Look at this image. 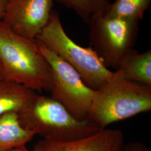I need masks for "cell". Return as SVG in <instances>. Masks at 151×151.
Instances as JSON below:
<instances>
[{
	"label": "cell",
	"instance_id": "5",
	"mask_svg": "<svg viewBox=\"0 0 151 151\" xmlns=\"http://www.w3.org/2000/svg\"><path fill=\"white\" fill-rule=\"evenodd\" d=\"M90 44L104 65L117 70L120 61L133 49L139 30V21L111 18L99 13L88 22Z\"/></svg>",
	"mask_w": 151,
	"mask_h": 151
},
{
	"label": "cell",
	"instance_id": "18",
	"mask_svg": "<svg viewBox=\"0 0 151 151\" xmlns=\"http://www.w3.org/2000/svg\"><path fill=\"white\" fill-rule=\"evenodd\" d=\"M0 75H1V67L0 65Z\"/></svg>",
	"mask_w": 151,
	"mask_h": 151
},
{
	"label": "cell",
	"instance_id": "1",
	"mask_svg": "<svg viewBox=\"0 0 151 151\" xmlns=\"http://www.w3.org/2000/svg\"><path fill=\"white\" fill-rule=\"evenodd\" d=\"M0 65L4 78L34 91H50L51 69L36 39L17 34L4 21H0Z\"/></svg>",
	"mask_w": 151,
	"mask_h": 151
},
{
	"label": "cell",
	"instance_id": "4",
	"mask_svg": "<svg viewBox=\"0 0 151 151\" xmlns=\"http://www.w3.org/2000/svg\"><path fill=\"white\" fill-rule=\"evenodd\" d=\"M36 39L70 65L87 86L93 90H97L113 73L104 65L90 47H81L68 37L58 11H52L48 23Z\"/></svg>",
	"mask_w": 151,
	"mask_h": 151
},
{
	"label": "cell",
	"instance_id": "6",
	"mask_svg": "<svg viewBox=\"0 0 151 151\" xmlns=\"http://www.w3.org/2000/svg\"><path fill=\"white\" fill-rule=\"evenodd\" d=\"M36 40L40 53L51 69V97L60 103L76 119H87L96 91L87 86L78 73L60 55Z\"/></svg>",
	"mask_w": 151,
	"mask_h": 151
},
{
	"label": "cell",
	"instance_id": "2",
	"mask_svg": "<svg viewBox=\"0 0 151 151\" xmlns=\"http://www.w3.org/2000/svg\"><path fill=\"white\" fill-rule=\"evenodd\" d=\"M151 110V86L130 81L117 70L96 91L87 119L99 129Z\"/></svg>",
	"mask_w": 151,
	"mask_h": 151
},
{
	"label": "cell",
	"instance_id": "7",
	"mask_svg": "<svg viewBox=\"0 0 151 151\" xmlns=\"http://www.w3.org/2000/svg\"><path fill=\"white\" fill-rule=\"evenodd\" d=\"M54 0H10L2 21L17 34L35 39L50 18Z\"/></svg>",
	"mask_w": 151,
	"mask_h": 151
},
{
	"label": "cell",
	"instance_id": "3",
	"mask_svg": "<svg viewBox=\"0 0 151 151\" xmlns=\"http://www.w3.org/2000/svg\"><path fill=\"white\" fill-rule=\"evenodd\" d=\"M22 127L45 140L68 142L93 135L99 128L88 119H76L58 101L36 93L18 113Z\"/></svg>",
	"mask_w": 151,
	"mask_h": 151
},
{
	"label": "cell",
	"instance_id": "10",
	"mask_svg": "<svg viewBox=\"0 0 151 151\" xmlns=\"http://www.w3.org/2000/svg\"><path fill=\"white\" fill-rule=\"evenodd\" d=\"M124 77L130 81L151 86V50L140 53L133 48L119 65Z\"/></svg>",
	"mask_w": 151,
	"mask_h": 151
},
{
	"label": "cell",
	"instance_id": "16",
	"mask_svg": "<svg viewBox=\"0 0 151 151\" xmlns=\"http://www.w3.org/2000/svg\"><path fill=\"white\" fill-rule=\"evenodd\" d=\"M10 0H0V21H2Z\"/></svg>",
	"mask_w": 151,
	"mask_h": 151
},
{
	"label": "cell",
	"instance_id": "13",
	"mask_svg": "<svg viewBox=\"0 0 151 151\" xmlns=\"http://www.w3.org/2000/svg\"><path fill=\"white\" fill-rule=\"evenodd\" d=\"M73 10L87 24L92 16L104 13L111 4L110 0H55Z\"/></svg>",
	"mask_w": 151,
	"mask_h": 151
},
{
	"label": "cell",
	"instance_id": "17",
	"mask_svg": "<svg viewBox=\"0 0 151 151\" xmlns=\"http://www.w3.org/2000/svg\"><path fill=\"white\" fill-rule=\"evenodd\" d=\"M3 78H4V77H3V76L1 75H0V80H2Z\"/></svg>",
	"mask_w": 151,
	"mask_h": 151
},
{
	"label": "cell",
	"instance_id": "8",
	"mask_svg": "<svg viewBox=\"0 0 151 151\" xmlns=\"http://www.w3.org/2000/svg\"><path fill=\"white\" fill-rule=\"evenodd\" d=\"M42 141L47 151H121L124 138L120 130L104 129L85 138L72 142Z\"/></svg>",
	"mask_w": 151,
	"mask_h": 151
},
{
	"label": "cell",
	"instance_id": "11",
	"mask_svg": "<svg viewBox=\"0 0 151 151\" xmlns=\"http://www.w3.org/2000/svg\"><path fill=\"white\" fill-rule=\"evenodd\" d=\"M37 92L15 81L0 80V116L18 113Z\"/></svg>",
	"mask_w": 151,
	"mask_h": 151
},
{
	"label": "cell",
	"instance_id": "15",
	"mask_svg": "<svg viewBox=\"0 0 151 151\" xmlns=\"http://www.w3.org/2000/svg\"><path fill=\"white\" fill-rule=\"evenodd\" d=\"M6 151H47L45 146L44 145L43 141H40L34 147V149L32 150H29L27 149L26 147H22V148H15L11 150H9Z\"/></svg>",
	"mask_w": 151,
	"mask_h": 151
},
{
	"label": "cell",
	"instance_id": "14",
	"mask_svg": "<svg viewBox=\"0 0 151 151\" xmlns=\"http://www.w3.org/2000/svg\"><path fill=\"white\" fill-rule=\"evenodd\" d=\"M121 151H151V150L139 142H130L127 143H124Z\"/></svg>",
	"mask_w": 151,
	"mask_h": 151
},
{
	"label": "cell",
	"instance_id": "9",
	"mask_svg": "<svg viewBox=\"0 0 151 151\" xmlns=\"http://www.w3.org/2000/svg\"><path fill=\"white\" fill-rule=\"evenodd\" d=\"M35 135L34 132L22 127L16 113L0 116V151L26 147Z\"/></svg>",
	"mask_w": 151,
	"mask_h": 151
},
{
	"label": "cell",
	"instance_id": "12",
	"mask_svg": "<svg viewBox=\"0 0 151 151\" xmlns=\"http://www.w3.org/2000/svg\"><path fill=\"white\" fill-rule=\"evenodd\" d=\"M151 4V0H115L103 15L108 17L132 19L139 22Z\"/></svg>",
	"mask_w": 151,
	"mask_h": 151
}]
</instances>
